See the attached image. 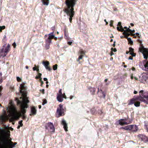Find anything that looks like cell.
<instances>
[{
    "mask_svg": "<svg viewBox=\"0 0 148 148\" xmlns=\"http://www.w3.org/2000/svg\"><path fill=\"white\" fill-rule=\"evenodd\" d=\"M2 82V75L1 72H0V83H1Z\"/></svg>",
    "mask_w": 148,
    "mask_h": 148,
    "instance_id": "obj_13",
    "label": "cell"
},
{
    "mask_svg": "<svg viewBox=\"0 0 148 148\" xmlns=\"http://www.w3.org/2000/svg\"><path fill=\"white\" fill-rule=\"evenodd\" d=\"M145 129L146 131H147V121H145Z\"/></svg>",
    "mask_w": 148,
    "mask_h": 148,
    "instance_id": "obj_12",
    "label": "cell"
},
{
    "mask_svg": "<svg viewBox=\"0 0 148 148\" xmlns=\"http://www.w3.org/2000/svg\"><path fill=\"white\" fill-rule=\"evenodd\" d=\"M50 42H51V40L50 39L46 40V49H48L49 47V46H50Z\"/></svg>",
    "mask_w": 148,
    "mask_h": 148,
    "instance_id": "obj_10",
    "label": "cell"
},
{
    "mask_svg": "<svg viewBox=\"0 0 148 148\" xmlns=\"http://www.w3.org/2000/svg\"><path fill=\"white\" fill-rule=\"evenodd\" d=\"M89 90L91 92V93L92 94H95V88H94V87H90L89 88Z\"/></svg>",
    "mask_w": 148,
    "mask_h": 148,
    "instance_id": "obj_11",
    "label": "cell"
},
{
    "mask_svg": "<svg viewBox=\"0 0 148 148\" xmlns=\"http://www.w3.org/2000/svg\"><path fill=\"white\" fill-rule=\"evenodd\" d=\"M132 122V119H129V118H126V119H123L121 120H119L116 124H119V125H127V124H129L130 123H131Z\"/></svg>",
    "mask_w": 148,
    "mask_h": 148,
    "instance_id": "obj_5",
    "label": "cell"
},
{
    "mask_svg": "<svg viewBox=\"0 0 148 148\" xmlns=\"http://www.w3.org/2000/svg\"><path fill=\"white\" fill-rule=\"evenodd\" d=\"M133 1H136V0H133Z\"/></svg>",
    "mask_w": 148,
    "mask_h": 148,
    "instance_id": "obj_14",
    "label": "cell"
},
{
    "mask_svg": "<svg viewBox=\"0 0 148 148\" xmlns=\"http://www.w3.org/2000/svg\"><path fill=\"white\" fill-rule=\"evenodd\" d=\"M139 65L142 69L145 71L146 72H147L148 69H147V60H145L140 62Z\"/></svg>",
    "mask_w": 148,
    "mask_h": 148,
    "instance_id": "obj_7",
    "label": "cell"
},
{
    "mask_svg": "<svg viewBox=\"0 0 148 148\" xmlns=\"http://www.w3.org/2000/svg\"><path fill=\"white\" fill-rule=\"evenodd\" d=\"M45 128L48 132H50V133L54 132V130H55L54 126L53 124L51 122H49L45 124Z\"/></svg>",
    "mask_w": 148,
    "mask_h": 148,
    "instance_id": "obj_6",
    "label": "cell"
},
{
    "mask_svg": "<svg viewBox=\"0 0 148 148\" xmlns=\"http://www.w3.org/2000/svg\"><path fill=\"white\" fill-rule=\"evenodd\" d=\"M65 113V108L63 105L60 104L58 105V107L57 108V112H56V117H58L60 116H62Z\"/></svg>",
    "mask_w": 148,
    "mask_h": 148,
    "instance_id": "obj_4",
    "label": "cell"
},
{
    "mask_svg": "<svg viewBox=\"0 0 148 148\" xmlns=\"http://www.w3.org/2000/svg\"><path fill=\"white\" fill-rule=\"evenodd\" d=\"M138 137L142 141H143V142H145V143H147L148 142V138H147V136H146L145 135H143V134H139L138 135Z\"/></svg>",
    "mask_w": 148,
    "mask_h": 148,
    "instance_id": "obj_9",
    "label": "cell"
},
{
    "mask_svg": "<svg viewBox=\"0 0 148 148\" xmlns=\"http://www.w3.org/2000/svg\"><path fill=\"white\" fill-rule=\"evenodd\" d=\"M10 49V46L9 44H6L2 46L0 50V60L4 58L9 53Z\"/></svg>",
    "mask_w": 148,
    "mask_h": 148,
    "instance_id": "obj_1",
    "label": "cell"
},
{
    "mask_svg": "<svg viewBox=\"0 0 148 148\" xmlns=\"http://www.w3.org/2000/svg\"><path fill=\"white\" fill-rule=\"evenodd\" d=\"M148 75L147 73H142L141 76H140V82L142 83H146L147 81Z\"/></svg>",
    "mask_w": 148,
    "mask_h": 148,
    "instance_id": "obj_8",
    "label": "cell"
},
{
    "mask_svg": "<svg viewBox=\"0 0 148 148\" xmlns=\"http://www.w3.org/2000/svg\"><path fill=\"white\" fill-rule=\"evenodd\" d=\"M122 130L129 131L130 132H136L138 130V127L136 125H129L121 128Z\"/></svg>",
    "mask_w": 148,
    "mask_h": 148,
    "instance_id": "obj_3",
    "label": "cell"
},
{
    "mask_svg": "<svg viewBox=\"0 0 148 148\" xmlns=\"http://www.w3.org/2000/svg\"><path fill=\"white\" fill-rule=\"evenodd\" d=\"M135 100L140 101L142 102H145L146 104H147V103H148V98H145V97H143L142 95H139V96H135V97H134L132 99H131V101L129 102V104L133 103L134 101H135Z\"/></svg>",
    "mask_w": 148,
    "mask_h": 148,
    "instance_id": "obj_2",
    "label": "cell"
}]
</instances>
